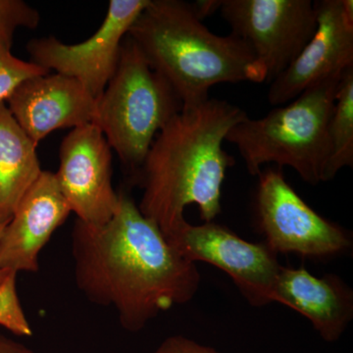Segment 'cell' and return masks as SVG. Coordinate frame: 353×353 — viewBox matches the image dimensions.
<instances>
[{"mask_svg":"<svg viewBox=\"0 0 353 353\" xmlns=\"http://www.w3.org/2000/svg\"><path fill=\"white\" fill-rule=\"evenodd\" d=\"M70 213L54 173L43 170L21 199L2 233L0 269L37 273L39 253Z\"/></svg>","mask_w":353,"mask_h":353,"instance_id":"obj_13","label":"cell"},{"mask_svg":"<svg viewBox=\"0 0 353 353\" xmlns=\"http://www.w3.org/2000/svg\"><path fill=\"white\" fill-rule=\"evenodd\" d=\"M220 3L221 0L220 1H217V0H205V1H197L196 3L192 4H194V10H196L197 16L203 21L204 18L219 10Z\"/></svg>","mask_w":353,"mask_h":353,"instance_id":"obj_22","label":"cell"},{"mask_svg":"<svg viewBox=\"0 0 353 353\" xmlns=\"http://www.w3.org/2000/svg\"><path fill=\"white\" fill-rule=\"evenodd\" d=\"M48 73L50 71L31 61L14 57L10 46L0 39V102H6L21 83Z\"/></svg>","mask_w":353,"mask_h":353,"instance_id":"obj_17","label":"cell"},{"mask_svg":"<svg viewBox=\"0 0 353 353\" xmlns=\"http://www.w3.org/2000/svg\"><path fill=\"white\" fill-rule=\"evenodd\" d=\"M41 22L38 10L21 0H0V39L12 48L18 28L34 30Z\"/></svg>","mask_w":353,"mask_h":353,"instance_id":"obj_19","label":"cell"},{"mask_svg":"<svg viewBox=\"0 0 353 353\" xmlns=\"http://www.w3.org/2000/svg\"><path fill=\"white\" fill-rule=\"evenodd\" d=\"M7 108L37 146L57 130L95 122L97 99L71 77L50 73L21 83Z\"/></svg>","mask_w":353,"mask_h":353,"instance_id":"obj_12","label":"cell"},{"mask_svg":"<svg viewBox=\"0 0 353 353\" xmlns=\"http://www.w3.org/2000/svg\"><path fill=\"white\" fill-rule=\"evenodd\" d=\"M17 273H11L0 285V326L19 336H31L32 329L17 292Z\"/></svg>","mask_w":353,"mask_h":353,"instance_id":"obj_18","label":"cell"},{"mask_svg":"<svg viewBox=\"0 0 353 353\" xmlns=\"http://www.w3.org/2000/svg\"><path fill=\"white\" fill-rule=\"evenodd\" d=\"M150 0H110L105 19L90 38L79 43L55 37L32 39L27 46L32 63L71 77L99 99L119 63L124 39Z\"/></svg>","mask_w":353,"mask_h":353,"instance_id":"obj_8","label":"cell"},{"mask_svg":"<svg viewBox=\"0 0 353 353\" xmlns=\"http://www.w3.org/2000/svg\"><path fill=\"white\" fill-rule=\"evenodd\" d=\"M183 106L173 88L150 67L127 34L117 69L97 99L94 124L103 132L132 181L158 132Z\"/></svg>","mask_w":353,"mask_h":353,"instance_id":"obj_5","label":"cell"},{"mask_svg":"<svg viewBox=\"0 0 353 353\" xmlns=\"http://www.w3.org/2000/svg\"><path fill=\"white\" fill-rule=\"evenodd\" d=\"M248 114L223 99L183 106L155 137L134 183L143 190L139 209L168 239L199 208L204 223L222 212V185L236 159L223 148L228 132Z\"/></svg>","mask_w":353,"mask_h":353,"instance_id":"obj_2","label":"cell"},{"mask_svg":"<svg viewBox=\"0 0 353 353\" xmlns=\"http://www.w3.org/2000/svg\"><path fill=\"white\" fill-rule=\"evenodd\" d=\"M115 214L103 225L76 220L71 234L77 287L90 303L112 307L132 333L194 299L201 276L157 225L119 192Z\"/></svg>","mask_w":353,"mask_h":353,"instance_id":"obj_1","label":"cell"},{"mask_svg":"<svg viewBox=\"0 0 353 353\" xmlns=\"http://www.w3.org/2000/svg\"><path fill=\"white\" fill-rule=\"evenodd\" d=\"M153 353H221L183 336H171L162 341Z\"/></svg>","mask_w":353,"mask_h":353,"instance_id":"obj_20","label":"cell"},{"mask_svg":"<svg viewBox=\"0 0 353 353\" xmlns=\"http://www.w3.org/2000/svg\"><path fill=\"white\" fill-rule=\"evenodd\" d=\"M41 172L37 145L0 102V221L10 219Z\"/></svg>","mask_w":353,"mask_h":353,"instance_id":"obj_15","label":"cell"},{"mask_svg":"<svg viewBox=\"0 0 353 353\" xmlns=\"http://www.w3.org/2000/svg\"><path fill=\"white\" fill-rule=\"evenodd\" d=\"M353 167V67L341 76L328 125V159L323 182Z\"/></svg>","mask_w":353,"mask_h":353,"instance_id":"obj_16","label":"cell"},{"mask_svg":"<svg viewBox=\"0 0 353 353\" xmlns=\"http://www.w3.org/2000/svg\"><path fill=\"white\" fill-rule=\"evenodd\" d=\"M0 353H36L19 341L0 334Z\"/></svg>","mask_w":353,"mask_h":353,"instance_id":"obj_21","label":"cell"},{"mask_svg":"<svg viewBox=\"0 0 353 353\" xmlns=\"http://www.w3.org/2000/svg\"><path fill=\"white\" fill-rule=\"evenodd\" d=\"M314 4L312 38L269 88V103L276 108L353 67L352 0H318Z\"/></svg>","mask_w":353,"mask_h":353,"instance_id":"obj_11","label":"cell"},{"mask_svg":"<svg viewBox=\"0 0 353 353\" xmlns=\"http://www.w3.org/2000/svg\"><path fill=\"white\" fill-rule=\"evenodd\" d=\"M272 301L307 318L327 343L340 340L353 319V292L350 285L334 274L315 277L303 266L282 267Z\"/></svg>","mask_w":353,"mask_h":353,"instance_id":"obj_14","label":"cell"},{"mask_svg":"<svg viewBox=\"0 0 353 353\" xmlns=\"http://www.w3.org/2000/svg\"><path fill=\"white\" fill-rule=\"evenodd\" d=\"M54 174L60 192L77 219L103 225L119 206L112 185V150L99 126L90 123L72 130L62 141Z\"/></svg>","mask_w":353,"mask_h":353,"instance_id":"obj_10","label":"cell"},{"mask_svg":"<svg viewBox=\"0 0 353 353\" xmlns=\"http://www.w3.org/2000/svg\"><path fill=\"white\" fill-rule=\"evenodd\" d=\"M343 74L318 83L264 117L246 116L228 132L226 141L236 146L250 175L259 176L262 167L272 163L290 167L309 185L323 182L329 121Z\"/></svg>","mask_w":353,"mask_h":353,"instance_id":"obj_4","label":"cell"},{"mask_svg":"<svg viewBox=\"0 0 353 353\" xmlns=\"http://www.w3.org/2000/svg\"><path fill=\"white\" fill-rule=\"evenodd\" d=\"M128 36L183 106L206 101L219 83L267 82L250 48L233 34L211 32L190 2L150 0Z\"/></svg>","mask_w":353,"mask_h":353,"instance_id":"obj_3","label":"cell"},{"mask_svg":"<svg viewBox=\"0 0 353 353\" xmlns=\"http://www.w3.org/2000/svg\"><path fill=\"white\" fill-rule=\"evenodd\" d=\"M190 261L217 267L234 281L248 303L255 307L273 303L272 296L282 265L265 243H250L214 222H189L167 239Z\"/></svg>","mask_w":353,"mask_h":353,"instance_id":"obj_9","label":"cell"},{"mask_svg":"<svg viewBox=\"0 0 353 353\" xmlns=\"http://www.w3.org/2000/svg\"><path fill=\"white\" fill-rule=\"evenodd\" d=\"M259 178L257 225L273 252L324 259L352 248L347 230L313 210L285 181L282 169H267Z\"/></svg>","mask_w":353,"mask_h":353,"instance_id":"obj_6","label":"cell"},{"mask_svg":"<svg viewBox=\"0 0 353 353\" xmlns=\"http://www.w3.org/2000/svg\"><path fill=\"white\" fill-rule=\"evenodd\" d=\"M219 11L270 83L296 59L316 29L311 0H221Z\"/></svg>","mask_w":353,"mask_h":353,"instance_id":"obj_7","label":"cell"},{"mask_svg":"<svg viewBox=\"0 0 353 353\" xmlns=\"http://www.w3.org/2000/svg\"><path fill=\"white\" fill-rule=\"evenodd\" d=\"M9 220L0 221V238H1L2 233H3L4 229H6L7 223L9 222ZM11 273H14V272L0 269V285L3 284L4 281L8 278V276L10 275Z\"/></svg>","mask_w":353,"mask_h":353,"instance_id":"obj_23","label":"cell"}]
</instances>
